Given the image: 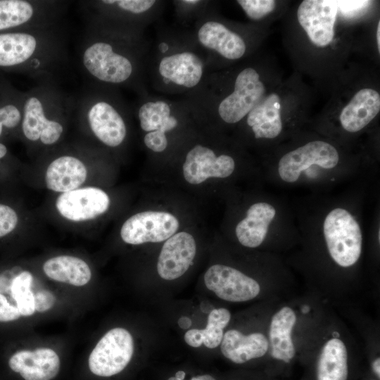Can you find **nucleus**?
I'll return each instance as SVG.
<instances>
[{"instance_id": "25", "label": "nucleus", "mask_w": 380, "mask_h": 380, "mask_svg": "<svg viewBox=\"0 0 380 380\" xmlns=\"http://www.w3.org/2000/svg\"><path fill=\"white\" fill-rule=\"evenodd\" d=\"M87 175L86 166L80 159L63 155L49 165L45 181L49 189L65 193L78 189L86 180Z\"/></svg>"}, {"instance_id": "15", "label": "nucleus", "mask_w": 380, "mask_h": 380, "mask_svg": "<svg viewBox=\"0 0 380 380\" xmlns=\"http://www.w3.org/2000/svg\"><path fill=\"white\" fill-rule=\"evenodd\" d=\"M204 282L218 298L229 302L252 300L260 291L256 280L235 268L220 264L213 265L207 270Z\"/></svg>"}, {"instance_id": "6", "label": "nucleus", "mask_w": 380, "mask_h": 380, "mask_svg": "<svg viewBox=\"0 0 380 380\" xmlns=\"http://www.w3.org/2000/svg\"><path fill=\"white\" fill-rule=\"evenodd\" d=\"M266 95V88L258 70L251 66L236 75L230 91L221 95L189 94L185 101L191 113L215 111L224 123L234 125L245 119Z\"/></svg>"}, {"instance_id": "33", "label": "nucleus", "mask_w": 380, "mask_h": 380, "mask_svg": "<svg viewBox=\"0 0 380 380\" xmlns=\"http://www.w3.org/2000/svg\"><path fill=\"white\" fill-rule=\"evenodd\" d=\"M338 11L346 15L365 8L370 3L369 1H338Z\"/></svg>"}, {"instance_id": "34", "label": "nucleus", "mask_w": 380, "mask_h": 380, "mask_svg": "<svg viewBox=\"0 0 380 380\" xmlns=\"http://www.w3.org/2000/svg\"><path fill=\"white\" fill-rule=\"evenodd\" d=\"M178 324L181 329H187L191 325V320L186 316H182L178 320Z\"/></svg>"}, {"instance_id": "23", "label": "nucleus", "mask_w": 380, "mask_h": 380, "mask_svg": "<svg viewBox=\"0 0 380 380\" xmlns=\"http://www.w3.org/2000/svg\"><path fill=\"white\" fill-rule=\"evenodd\" d=\"M269 341L262 333L244 335L236 329L226 331L220 343L222 355L236 364H242L264 356L269 349Z\"/></svg>"}, {"instance_id": "38", "label": "nucleus", "mask_w": 380, "mask_h": 380, "mask_svg": "<svg viewBox=\"0 0 380 380\" xmlns=\"http://www.w3.org/2000/svg\"><path fill=\"white\" fill-rule=\"evenodd\" d=\"M376 45L379 52H380V21H378L377 27H376Z\"/></svg>"}, {"instance_id": "19", "label": "nucleus", "mask_w": 380, "mask_h": 380, "mask_svg": "<svg viewBox=\"0 0 380 380\" xmlns=\"http://www.w3.org/2000/svg\"><path fill=\"white\" fill-rule=\"evenodd\" d=\"M196 253L194 236L186 232L175 234L164 243L157 262L159 276L165 280L182 276L192 265Z\"/></svg>"}, {"instance_id": "28", "label": "nucleus", "mask_w": 380, "mask_h": 380, "mask_svg": "<svg viewBox=\"0 0 380 380\" xmlns=\"http://www.w3.org/2000/svg\"><path fill=\"white\" fill-rule=\"evenodd\" d=\"M25 91L14 87L4 77L0 78V143L20 131Z\"/></svg>"}, {"instance_id": "39", "label": "nucleus", "mask_w": 380, "mask_h": 380, "mask_svg": "<svg viewBox=\"0 0 380 380\" xmlns=\"http://www.w3.org/2000/svg\"><path fill=\"white\" fill-rule=\"evenodd\" d=\"M179 380H183L185 376V372L184 371H178L175 376Z\"/></svg>"}, {"instance_id": "16", "label": "nucleus", "mask_w": 380, "mask_h": 380, "mask_svg": "<svg viewBox=\"0 0 380 380\" xmlns=\"http://www.w3.org/2000/svg\"><path fill=\"white\" fill-rule=\"evenodd\" d=\"M338 12V1L305 0L298 6L297 17L310 42L324 47L333 41Z\"/></svg>"}, {"instance_id": "10", "label": "nucleus", "mask_w": 380, "mask_h": 380, "mask_svg": "<svg viewBox=\"0 0 380 380\" xmlns=\"http://www.w3.org/2000/svg\"><path fill=\"white\" fill-rule=\"evenodd\" d=\"M323 234L332 260L342 267L354 265L362 252V236L359 223L347 210L336 208L326 216Z\"/></svg>"}, {"instance_id": "9", "label": "nucleus", "mask_w": 380, "mask_h": 380, "mask_svg": "<svg viewBox=\"0 0 380 380\" xmlns=\"http://www.w3.org/2000/svg\"><path fill=\"white\" fill-rule=\"evenodd\" d=\"M87 21L141 32L145 21L156 11L155 0H101L81 2Z\"/></svg>"}, {"instance_id": "18", "label": "nucleus", "mask_w": 380, "mask_h": 380, "mask_svg": "<svg viewBox=\"0 0 380 380\" xmlns=\"http://www.w3.org/2000/svg\"><path fill=\"white\" fill-rule=\"evenodd\" d=\"M109 205L107 194L92 186L63 193L56 202L58 213L65 219L75 222L94 219L104 213Z\"/></svg>"}, {"instance_id": "11", "label": "nucleus", "mask_w": 380, "mask_h": 380, "mask_svg": "<svg viewBox=\"0 0 380 380\" xmlns=\"http://www.w3.org/2000/svg\"><path fill=\"white\" fill-rule=\"evenodd\" d=\"M134 340L122 327L108 331L91 350L88 366L92 374L108 377L121 372L129 363L134 353Z\"/></svg>"}, {"instance_id": "12", "label": "nucleus", "mask_w": 380, "mask_h": 380, "mask_svg": "<svg viewBox=\"0 0 380 380\" xmlns=\"http://www.w3.org/2000/svg\"><path fill=\"white\" fill-rule=\"evenodd\" d=\"M192 37L198 46L205 52L236 61L247 51L246 42L241 35L204 11L199 15Z\"/></svg>"}, {"instance_id": "40", "label": "nucleus", "mask_w": 380, "mask_h": 380, "mask_svg": "<svg viewBox=\"0 0 380 380\" xmlns=\"http://www.w3.org/2000/svg\"><path fill=\"white\" fill-rule=\"evenodd\" d=\"M1 77H2V76H1V75L0 74V78H1Z\"/></svg>"}, {"instance_id": "26", "label": "nucleus", "mask_w": 380, "mask_h": 380, "mask_svg": "<svg viewBox=\"0 0 380 380\" xmlns=\"http://www.w3.org/2000/svg\"><path fill=\"white\" fill-rule=\"evenodd\" d=\"M296 315L289 307H283L272 317L269 330V346L271 356L289 363L296 354L291 333Z\"/></svg>"}, {"instance_id": "7", "label": "nucleus", "mask_w": 380, "mask_h": 380, "mask_svg": "<svg viewBox=\"0 0 380 380\" xmlns=\"http://www.w3.org/2000/svg\"><path fill=\"white\" fill-rule=\"evenodd\" d=\"M56 296L35 285L27 270L0 274V323H10L50 311Z\"/></svg>"}, {"instance_id": "2", "label": "nucleus", "mask_w": 380, "mask_h": 380, "mask_svg": "<svg viewBox=\"0 0 380 380\" xmlns=\"http://www.w3.org/2000/svg\"><path fill=\"white\" fill-rule=\"evenodd\" d=\"M68 65L64 25L0 33V72L57 83Z\"/></svg>"}, {"instance_id": "13", "label": "nucleus", "mask_w": 380, "mask_h": 380, "mask_svg": "<svg viewBox=\"0 0 380 380\" xmlns=\"http://www.w3.org/2000/svg\"><path fill=\"white\" fill-rule=\"evenodd\" d=\"M339 162L337 149L331 144L312 141L284 155L278 163V174L287 183L296 182L305 170L313 165L329 170Z\"/></svg>"}, {"instance_id": "30", "label": "nucleus", "mask_w": 380, "mask_h": 380, "mask_svg": "<svg viewBox=\"0 0 380 380\" xmlns=\"http://www.w3.org/2000/svg\"><path fill=\"white\" fill-rule=\"evenodd\" d=\"M231 319L230 312L224 308L213 309L208 317L206 327L192 329L184 334V341L190 346L198 348L204 344L208 348H215L222 342L224 329Z\"/></svg>"}, {"instance_id": "4", "label": "nucleus", "mask_w": 380, "mask_h": 380, "mask_svg": "<svg viewBox=\"0 0 380 380\" xmlns=\"http://www.w3.org/2000/svg\"><path fill=\"white\" fill-rule=\"evenodd\" d=\"M75 99L58 83L42 82L25 91L20 133L32 143L56 144L65 132L67 120L75 111Z\"/></svg>"}, {"instance_id": "1", "label": "nucleus", "mask_w": 380, "mask_h": 380, "mask_svg": "<svg viewBox=\"0 0 380 380\" xmlns=\"http://www.w3.org/2000/svg\"><path fill=\"white\" fill-rule=\"evenodd\" d=\"M141 33L87 22L77 59L88 84L141 89L147 54Z\"/></svg>"}, {"instance_id": "37", "label": "nucleus", "mask_w": 380, "mask_h": 380, "mask_svg": "<svg viewBox=\"0 0 380 380\" xmlns=\"http://www.w3.org/2000/svg\"><path fill=\"white\" fill-rule=\"evenodd\" d=\"M372 367L374 374L379 378L380 376V359L379 357H377L373 361Z\"/></svg>"}, {"instance_id": "3", "label": "nucleus", "mask_w": 380, "mask_h": 380, "mask_svg": "<svg viewBox=\"0 0 380 380\" xmlns=\"http://www.w3.org/2000/svg\"><path fill=\"white\" fill-rule=\"evenodd\" d=\"M208 57L190 39L178 40L160 37L145 72L151 77L155 88L168 94L191 93L198 89L208 75Z\"/></svg>"}, {"instance_id": "5", "label": "nucleus", "mask_w": 380, "mask_h": 380, "mask_svg": "<svg viewBox=\"0 0 380 380\" xmlns=\"http://www.w3.org/2000/svg\"><path fill=\"white\" fill-rule=\"evenodd\" d=\"M117 93L116 89L88 84L75 103V112L93 136L110 148L120 146L127 134L129 109Z\"/></svg>"}, {"instance_id": "31", "label": "nucleus", "mask_w": 380, "mask_h": 380, "mask_svg": "<svg viewBox=\"0 0 380 380\" xmlns=\"http://www.w3.org/2000/svg\"><path fill=\"white\" fill-rule=\"evenodd\" d=\"M236 2L252 20L262 19L276 7V1L274 0H238Z\"/></svg>"}, {"instance_id": "27", "label": "nucleus", "mask_w": 380, "mask_h": 380, "mask_svg": "<svg viewBox=\"0 0 380 380\" xmlns=\"http://www.w3.org/2000/svg\"><path fill=\"white\" fill-rule=\"evenodd\" d=\"M45 275L51 280L74 286H84L91 279L88 264L72 255H58L47 260L43 265Z\"/></svg>"}, {"instance_id": "17", "label": "nucleus", "mask_w": 380, "mask_h": 380, "mask_svg": "<svg viewBox=\"0 0 380 380\" xmlns=\"http://www.w3.org/2000/svg\"><path fill=\"white\" fill-rule=\"evenodd\" d=\"M234 169L235 160L232 156L217 155L213 149L198 144L186 154L183 175L187 182L198 184L210 177H227Z\"/></svg>"}, {"instance_id": "8", "label": "nucleus", "mask_w": 380, "mask_h": 380, "mask_svg": "<svg viewBox=\"0 0 380 380\" xmlns=\"http://www.w3.org/2000/svg\"><path fill=\"white\" fill-rule=\"evenodd\" d=\"M67 2L53 0H0V33L63 24Z\"/></svg>"}, {"instance_id": "22", "label": "nucleus", "mask_w": 380, "mask_h": 380, "mask_svg": "<svg viewBox=\"0 0 380 380\" xmlns=\"http://www.w3.org/2000/svg\"><path fill=\"white\" fill-rule=\"evenodd\" d=\"M281 103L276 93L267 94L245 118L256 139H274L282 130Z\"/></svg>"}, {"instance_id": "29", "label": "nucleus", "mask_w": 380, "mask_h": 380, "mask_svg": "<svg viewBox=\"0 0 380 380\" xmlns=\"http://www.w3.org/2000/svg\"><path fill=\"white\" fill-rule=\"evenodd\" d=\"M348 351L343 341L333 338L322 348L317 364V380H347Z\"/></svg>"}, {"instance_id": "24", "label": "nucleus", "mask_w": 380, "mask_h": 380, "mask_svg": "<svg viewBox=\"0 0 380 380\" xmlns=\"http://www.w3.org/2000/svg\"><path fill=\"white\" fill-rule=\"evenodd\" d=\"M275 215L276 209L267 202H258L251 205L246 216L237 224L235 229L240 243L248 248L260 246Z\"/></svg>"}, {"instance_id": "14", "label": "nucleus", "mask_w": 380, "mask_h": 380, "mask_svg": "<svg viewBox=\"0 0 380 380\" xmlns=\"http://www.w3.org/2000/svg\"><path fill=\"white\" fill-rule=\"evenodd\" d=\"M179 226L177 217L169 213L145 211L128 218L120 236L124 242L132 245L161 242L174 235Z\"/></svg>"}, {"instance_id": "20", "label": "nucleus", "mask_w": 380, "mask_h": 380, "mask_svg": "<svg viewBox=\"0 0 380 380\" xmlns=\"http://www.w3.org/2000/svg\"><path fill=\"white\" fill-rule=\"evenodd\" d=\"M8 366L24 380H52L59 372L61 360L52 348L40 347L16 351L10 357Z\"/></svg>"}, {"instance_id": "36", "label": "nucleus", "mask_w": 380, "mask_h": 380, "mask_svg": "<svg viewBox=\"0 0 380 380\" xmlns=\"http://www.w3.org/2000/svg\"><path fill=\"white\" fill-rule=\"evenodd\" d=\"M167 380H179L175 376H172ZM191 380H215L214 377L209 374L201 375L198 376L193 377Z\"/></svg>"}, {"instance_id": "21", "label": "nucleus", "mask_w": 380, "mask_h": 380, "mask_svg": "<svg viewBox=\"0 0 380 380\" xmlns=\"http://www.w3.org/2000/svg\"><path fill=\"white\" fill-rule=\"evenodd\" d=\"M379 110V93L372 88H363L357 91L342 108L339 121L346 131L357 132L367 126Z\"/></svg>"}, {"instance_id": "35", "label": "nucleus", "mask_w": 380, "mask_h": 380, "mask_svg": "<svg viewBox=\"0 0 380 380\" xmlns=\"http://www.w3.org/2000/svg\"><path fill=\"white\" fill-rule=\"evenodd\" d=\"M9 156V152L7 146L4 143H0V163L5 160Z\"/></svg>"}, {"instance_id": "32", "label": "nucleus", "mask_w": 380, "mask_h": 380, "mask_svg": "<svg viewBox=\"0 0 380 380\" xmlns=\"http://www.w3.org/2000/svg\"><path fill=\"white\" fill-rule=\"evenodd\" d=\"M18 220V213L11 206L0 203V239L13 232Z\"/></svg>"}]
</instances>
